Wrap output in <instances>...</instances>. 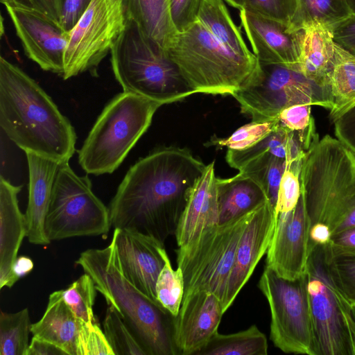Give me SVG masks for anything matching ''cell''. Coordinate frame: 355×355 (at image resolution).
Masks as SVG:
<instances>
[{"mask_svg":"<svg viewBox=\"0 0 355 355\" xmlns=\"http://www.w3.org/2000/svg\"><path fill=\"white\" fill-rule=\"evenodd\" d=\"M205 165L187 148H164L139 159L126 173L108 209L111 226L150 236L164 244L180 219Z\"/></svg>","mask_w":355,"mask_h":355,"instance_id":"1","label":"cell"},{"mask_svg":"<svg viewBox=\"0 0 355 355\" xmlns=\"http://www.w3.org/2000/svg\"><path fill=\"white\" fill-rule=\"evenodd\" d=\"M0 126L10 140L31 152L67 162L76 134L51 98L26 73L0 58Z\"/></svg>","mask_w":355,"mask_h":355,"instance_id":"2","label":"cell"},{"mask_svg":"<svg viewBox=\"0 0 355 355\" xmlns=\"http://www.w3.org/2000/svg\"><path fill=\"white\" fill-rule=\"evenodd\" d=\"M76 263L124 320L147 355H178L173 340V317L158 302L135 287L123 275L112 241L102 249L83 252Z\"/></svg>","mask_w":355,"mask_h":355,"instance_id":"3","label":"cell"},{"mask_svg":"<svg viewBox=\"0 0 355 355\" xmlns=\"http://www.w3.org/2000/svg\"><path fill=\"white\" fill-rule=\"evenodd\" d=\"M300 178L311 226L324 223L337 233L355 209V155L326 135L306 153Z\"/></svg>","mask_w":355,"mask_h":355,"instance_id":"4","label":"cell"},{"mask_svg":"<svg viewBox=\"0 0 355 355\" xmlns=\"http://www.w3.org/2000/svg\"><path fill=\"white\" fill-rule=\"evenodd\" d=\"M110 54L114 75L123 92L161 105L196 94L167 51L132 19H127Z\"/></svg>","mask_w":355,"mask_h":355,"instance_id":"5","label":"cell"},{"mask_svg":"<svg viewBox=\"0 0 355 355\" xmlns=\"http://www.w3.org/2000/svg\"><path fill=\"white\" fill-rule=\"evenodd\" d=\"M166 51L196 93L232 96L260 66L257 58L243 57L225 48L198 21L176 33Z\"/></svg>","mask_w":355,"mask_h":355,"instance_id":"6","label":"cell"},{"mask_svg":"<svg viewBox=\"0 0 355 355\" xmlns=\"http://www.w3.org/2000/svg\"><path fill=\"white\" fill-rule=\"evenodd\" d=\"M160 104L123 92L104 107L78 151L87 174L114 172L150 126Z\"/></svg>","mask_w":355,"mask_h":355,"instance_id":"7","label":"cell"},{"mask_svg":"<svg viewBox=\"0 0 355 355\" xmlns=\"http://www.w3.org/2000/svg\"><path fill=\"white\" fill-rule=\"evenodd\" d=\"M252 211L208 227L178 246L177 265L184 277V295L207 291L217 295L223 304L237 246Z\"/></svg>","mask_w":355,"mask_h":355,"instance_id":"8","label":"cell"},{"mask_svg":"<svg viewBox=\"0 0 355 355\" xmlns=\"http://www.w3.org/2000/svg\"><path fill=\"white\" fill-rule=\"evenodd\" d=\"M306 272L315 355H355V307L331 281L323 245L309 242Z\"/></svg>","mask_w":355,"mask_h":355,"instance_id":"9","label":"cell"},{"mask_svg":"<svg viewBox=\"0 0 355 355\" xmlns=\"http://www.w3.org/2000/svg\"><path fill=\"white\" fill-rule=\"evenodd\" d=\"M44 227L51 241L105 235L111 227L108 207L92 191L87 175H77L69 162L57 172Z\"/></svg>","mask_w":355,"mask_h":355,"instance_id":"10","label":"cell"},{"mask_svg":"<svg viewBox=\"0 0 355 355\" xmlns=\"http://www.w3.org/2000/svg\"><path fill=\"white\" fill-rule=\"evenodd\" d=\"M259 64L250 81L232 94L252 121L274 120L282 110L295 104L332 108L331 92L299 71L283 64Z\"/></svg>","mask_w":355,"mask_h":355,"instance_id":"11","label":"cell"},{"mask_svg":"<svg viewBox=\"0 0 355 355\" xmlns=\"http://www.w3.org/2000/svg\"><path fill=\"white\" fill-rule=\"evenodd\" d=\"M305 272L288 279L265 267L258 287L268 303L270 340L285 353L315 355Z\"/></svg>","mask_w":355,"mask_h":355,"instance_id":"12","label":"cell"},{"mask_svg":"<svg viewBox=\"0 0 355 355\" xmlns=\"http://www.w3.org/2000/svg\"><path fill=\"white\" fill-rule=\"evenodd\" d=\"M126 9L114 0H92L70 32L64 58V80L86 71L96 74L101 61L123 29Z\"/></svg>","mask_w":355,"mask_h":355,"instance_id":"13","label":"cell"},{"mask_svg":"<svg viewBox=\"0 0 355 355\" xmlns=\"http://www.w3.org/2000/svg\"><path fill=\"white\" fill-rule=\"evenodd\" d=\"M26 57L44 71L62 76L70 32L32 7L4 4Z\"/></svg>","mask_w":355,"mask_h":355,"instance_id":"14","label":"cell"},{"mask_svg":"<svg viewBox=\"0 0 355 355\" xmlns=\"http://www.w3.org/2000/svg\"><path fill=\"white\" fill-rule=\"evenodd\" d=\"M310 227L301 193L292 211L277 216L266 252V267L285 279H295L300 277L306 270L309 258Z\"/></svg>","mask_w":355,"mask_h":355,"instance_id":"15","label":"cell"},{"mask_svg":"<svg viewBox=\"0 0 355 355\" xmlns=\"http://www.w3.org/2000/svg\"><path fill=\"white\" fill-rule=\"evenodd\" d=\"M112 241L125 278L141 293L158 302L155 285L167 254L164 244L150 236L119 228L114 229Z\"/></svg>","mask_w":355,"mask_h":355,"instance_id":"16","label":"cell"},{"mask_svg":"<svg viewBox=\"0 0 355 355\" xmlns=\"http://www.w3.org/2000/svg\"><path fill=\"white\" fill-rule=\"evenodd\" d=\"M277 219L275 209L268 200L253 210L237 246L223 301L225 312L248 282L262 257L266 254Z\"/></svg>","mask_w":355,"mask_h":355,"instance_id":"17","label":"cell"},{"mask_svg":"<svg viewBox=\"0 0 355 355\" xmlns=\"http://www.w3.org/2000/svg\"><path fill=\"white\" fill-rule=\"evenodd\" d=\"M225 313L220 298L207 291L184 295L173 317V340L181 355H195L218 332Z\"/></svg>","mask_w":355,"mask_h":355,"instance_id":"18","label":"cell"},{"mask_svg":"<svg viewBox=\"0 0 355 355\" xmlns=\"http://www.w3.org/2000/svg\"><path fill=\"white\" fill-rule=\"evenodd\" d=\"M241 26L262 64H279L297 71L300 54L299 31L291 32L288 25L245 9L239 10Z\"/></svg>","mask_w":355,"mask_h":355,"instance_id":"19","label":"cell"},{"mask_svg":"<svg viewBox=\"0 0 355 355\" xmlns=\"http://www.w3.org/2000/svg\"><path fill=\"white\" fill-rule=\"evenodd\" d=\"M28 173V202L25 213L26 237L30 243H51L44 227L52 189L62 163L31 152L26 153Z\"/></svg>","mask_w":355,"mask_h":355,"instance_id":"20","label":"cell"},{"mask_svg":"<svg viewBox=\"0 0 355 355\" xmlns=\"http://www.w3.org/2000/svg\"><path fill=\"white\" fill-rule=\"evenodd\" d=\"M15 186L2 176L0 180V288H11L19 279L12 272L22 241L26 236L25 214L19 209Z\"/></svg>","mask_w":355,"mask_h":355,"instance_id":"21","label":"cell"},{"mask_svg":"<svg viewBox=\"0 0 355 355\" xmlns=\"http://www.w3.org/2000/svg\"><path fill=\"white\" fill-rule=\"evenodd\" d=\"M217 178L214 162L207 165L196 183L178 225V246L189 241L204 229L218 224Z\"/></svg>","mask_w":355,"mask_h":355,"instance_id":"22","label":"cell"},{"mask_svg":"<svg viewBox=\"0 0 355 355\" xmlns=\"http://www.w3.org/2000/svg\"><path fill=\"white\" fill-rule=\"evenodd\" d=\"M300 54L297 71L320 87L331 92L329 75L333 66V31L313 24L299 31Z\"/></svg>","mask_w":355,"mask_h":355,"instance_id":"23","label":"cell"},{"mask_svg":"<svg viewBox=\"0 0 355 355\" xmlns=\"http://www.w3.org/2000/svg\"><path fill=\"white\" fill-rule=\"evenodd\" d=\"M83 322L65 303L62 291L59 290L50 294L42 317L31 324V331L33 336L58 345L68 355H76V340Z\"/></svg>","mask_w":355,"mask_h":355,"instance_id":"24","label":"cell"},{"mask_svg":"<svg viewBox=\"0 0 355 355\" xmlns=\"http://www.w3.org/2000/svg\"><path fill=\"white\" fill-rule=\"evenodd\" d=\"M216 185L218 223L248 214L268 200L261 184L241 172L229 178H217Z\"/></svg>","mask_w":355,"mask_h":355,"instance_id":"25","label":"cell"},{"mask_svg":"<svg viewBox=\"0 0 355 355\" xmlns=\"http://www.w3.org/2000/svg\"><path fill=\"white\" fill-rule=\"evenodd\" d=\"M306 153L298 135L279 125L267 137L249 148L227 150L226 161L231 167L239 170L263 155H272L289 164L302 160Z\"/></svg>","mask_w":355,"mask_h":355,"instance_id":"26","label":"cell"},{"mask_svg":"<svg viewBox=\"0 0 355 355\" xmlns=\"http://www.w3.org/2000/svg\"><path fill=\"white\" fill-rule=\"evenodd\" d=\"M169 0H125L127 19L133 20L159 46L167 49L176 33L168 8Z\"/></svg>","mask_w":355,"mask_h":355,"instance_id":"27","label":"cell"},{"mask_svg":"<svg viewBox=\"0 0 355 355\" xmlns=\"http://www.w3.org/2000/svg\"><path fill=\"white\" fill-rule=\"evenodd\" d=\"M198 20L225 48L243 57L256 58L248 48L223 0H202Z\"/></svg>","mask_w":355,"mask_h":355,"instance_id":"28","label":"cell"},{"mask_svg":"<svg viewBox=\"0 0 355 355\" xmlns=\"http://www.w3.org/2000/svg\"><path fill=\"white\" fill-rule=\"evenodd\" d=\"M329 87L333 107L329 118L334 123L355 105V55L336 42Z\"/></svg>","mask_w":355,"mask_h":355,"instance_id":"29","label":"cell"},{"mask_svg":"<svg viewBox=\"0 0 355 355\" xmlns=\"http://www.w3.org/2000/svg\"><path fill=\"white\" fill-rule=\"evenodd\" d=\"M266 335L253 324L230 334L217 332L195 355H267Z\"/></svg>","mask_w":355,"mask_h":355,"instance_id":"30","label":"cell"},{"mask_svg":"<svg viewBox=\"0 0 355 355\" xmlns=\"http://www.w3.org/2000/svg\"><path fill=\"white\" fill-rule=\"evenodd\" d=\"M352 15L345 0H298L297 8L288 30L295 32L320 24L333 31L335 26Z\"/></svg>","mask_w":355,"mask_h":355,"instance_id":"31","label":"cell"},{"mask_svg":"<svg viewBox=\"0 0 355 355\" xmlns=\"http://www.w3.org/2000/svg\"><path fill=\"white\" fill-rule=\"evenodd\" d=\"M31 324L28 308L0 314V355H26Z\"/></svg>","mask_w":355,"mask_h":355,"instance_id":"32","label":"cell"},{"mask_svg":"<svg viewBox=\"0 0 355 355\" xmlns=\"http://www.w3.org/2000/svg\"><path fill=\"white\" fill-rule=\"evenodd\" d=\"M286 166L285 159L266 154L249 162L239 171L252 178L261 184L275 209Z\"/></svg>","mask_w":355,"mask_h":355,"instance_id":"33","label":"cell"},{"mask_svg":"<svg viewBox=\"0 0 355 355\" xmlns=\"http://www.w3.org/2000/svg\"><path fill=\"white\" fill-rule=\"evenodd\" d=\"M103 331L114 355H147L118 311L108 305Z\"/></svg>","mask_w":355,"mask_h":355,"instance_id":"34","label":"cell"},{"mask_svg":"<svg viewBox=\"0 0 355 355\" xmlns=\"http://www.w3.org/2000/svg\"><path fill=\"white\" fill-rule=\"evenodd\" d=\"M155 292L159 303L173 316H176L184 295V282L181 270L173 268L168 254L157 277Z\"/></svg>","mask_w":355,"mask_h":355,"instance_id":"35","label":"cell"},{"mask_svg":"<svg viewBox=\"0 0 355 355\" xmlns=\"http://www.w3.org/2000/svg\"><path fill=\"white\" fill-rule=\"evenodd\" d=\"M325 266L336 287L355 307V255L335 254L323 245Z\"/></svg>","mask_w":355,"mask_h":355,"instance_id":"36","label":"cell"},{"mask_svg":"<svg viewBox=\"0 0 355 355\" xmlns=\"http://www.w3.org/2000/svg\"><path fill=\"white\" fill-rule=\"evenodd\" d=\"M311 106L295 104L282 110L277 116L280 126L298 135L306 152L319 139L311 113Z\"/></svg>","mask_w":355,"mask_h":355,"instance_id":"37","label":"cell"},{"mask_svg":"<svg viewBox=\"0 0 355 355\" xmlns=\"http://www.w3.org/2000/svg\"><path fill=\"white\" fill-rule=\"evenodd\" d=\"M62 291V298L76 316L85 322L94 321L93 306L96 288L86 272Z\"/></svg>","mask_w":355,"mask_h":355,"instance_id":"38","label":"cell"},{"mask_svg":"<svg viewBox=\"0 0 355 355\" xmlns=\"http://www.w3.org/2000/svg\"><path fill=\"white\" fill-rule=\"evenodd\" d=\"M278 125L277 118L266 121H252L238 128L230 136L223 139H215L211 143L212 145L226 146L230 150H245L267 137Z\"/></svg>","mask_w":355,"mask_h":355,"instance_id":"39","label":"cell"},{"mask_svg":"<svg viewBox=\"0 0 355 355\" xmlns=\"http://www.w3.org/2000/svg\"><path fill=\"white\" fill-rule=\"evenodd\" d=\"M302 160L286 163L283 173L275 208V216L292 211L301 195L300 170Z\"/></svg>","mask_w":355,"mask_h":355,"instance_id":"40","label":"cell"},{"mask_svg":"<svg viewBox=\"0 0 355 355\" xmlns=\"http://www.w3.org/2000/svg\"><path fill=\"white\" fill-rule=\"evenodd\" d=\"M114 355L97 323L83 322L76 340V355Z\"/></svg>","mask_w":355,"mask_h":355,"instance_id":"41","label":"cell"},{"mask_svg":"<svg viewBox=\"0 0 355 355\" xmlns=\"http://www.w3.org/2000/svg\"><path fill=\"white\" fill-rule=\"evenodd\" d=\"M297 3L298 0H247L244 9L289 26Z\"/></svg>","mask_w":355,"mask_h":355,"instance_id":"42","label":"cell"},{"mask_svg":"<svg viewBox=\"0 0 355 355\" xmlns=\"http://www.w3.org/2000/svg\"><path fill=\"white\" fill-rule=\"evenodd\" d=\"M202 0H169L170 18L176 33H182L196 23Z\"/></svg>","mask_w":355,"mask_h":355,"instance_id":"43","label":"cell"},{"mask_svg":"<svg viewBox=\"0 0 355 355\" xmlns=\"http://www.w3.org/2000/svg\"><path fill=\"white\" fill-rule=\"evenodd\" d=\"M333 123L336 138L355 155V105Z\"/></svg>","mask_w":355,"mask_h":355,"instance_id":"44","label":"cell"},{"mask_svg":"<svg viewBox=\"0 0 355 355\" xmlns=\"http://www.w3.org/2000/svg\"><path fill=\"white\" fill-rule=\"evenodd\" d=\"M92 0H64L60 24L71 32L88 8Z\"/></svg>","mask_w":355,"mask_h":355,"instance_id":"45","label":"cell"},{"mask_svg":"<svg viewBox=\"0 0 355 355\" xmlns=\"http://www.w3.org/2000/svg\"><path fill=\"white\" fill-rule=\"evenodd\" d=\"M325 245L332 253L355 255V227L332 234Z\"/></svg>","mask_w":355,"mask_h":355,"instance_id":"46","label":"cell"},{"mask_svg":"<svg viewBox=\"0 0 355 355\" xmlns=\"http://www.w3.org/2000/svg\"><path fill=\"white\" fill-rule=\"evenodd\" d=\"M334 39L355 55V15H352L333 29Z\"/></svg>","mask_w":355,"mask_h":355,"instance_id":"47","label":"cell"},{"mask_svg":"<svg viewBox=\"0 0 355 355\" xmlns=\"http://www.w3.org/2000/svg\"><path fill=\"white\" fill-rule=\"evenodd\" d=\"M26 355H68L58 345L33 336Z\"/></svg>","mask_w":355,"mask_h":355,"instance_id":"48","label":"cell"},{"mask_svg":"<svg viewBox=\"0 0 355 355\" xmlns=\"http://www.w3.org/2000/svg\"><path fill=\"white\" fill-rule=\"evenodd\" d=\"M32 8H35L60 24L64 0H28Z\"/></svg>","mask_w":355,"mask_h":355,"instance_id":"49","label":"cell"},{"mask_svg":"<svg viewBox=\"0 0 355 355\" xmlns=\"http://www.w3.org/2000/svg\"><path fill=\"white\" fill-rule=\"evenodd\" d=\"M331 236L329 227L324 223H315L310 227L309 240L313 243L325 245L329 242Z\"/></svg>","mask_w":355,"mask_h":355,"instance_id":"50","label":"cell"},{"mask_svg":"<svg viewBox=\"0 0 355 355\" xmlns=\"http://www.w3.org/2000/svg\"><path fill=\"white\" fill-rule=\"evenodd\" d=\"M33 267L34 263L31 259L26 256H20L17 257L14 263L12 272L15 276L19 279L30 273Z\"/></svg>","mask_w":355,"mask_h":355,"instance_id":"51","label":"cell"},{"mask_svg":"<svg viewBox=\"0 0 355 355\" xmlns=\"http://www.w3.org/2000/svg\"><path fill=\"white\" fill-rule=\"evenodd\" d=\"M231 6L239 10H243L247 0H225Z\"/></svg>","mask_w":355,"mask_h":355,"instance_id":"52","label":"cell"},{"mask_svg":"<svg viewBox=\"0 0 355 355\" xmlns=\"http://www.w3.org/2000/svg\"><path fill=\"white\" fill-rule=\"evenodd\" d=\"M3 4L22 5L31 7L28 0H1Z\"/></svg>","mask_w":355,"mask_h":355,"instance_id":"53","label":"cell"},{"mask_svg":"<svg viewBox=\"0 0 355 355\" xmlns=\"http://www.w3.org/2000/svg\"><path fill=\"white\" fill-rule=\"evenodd\" d=\"M353 15H355V0H345Z\"/></svg>","mask_w":355,"mask_h":355,"instance_id":"54","label":"cell"},{"mask_svg":"<svg viewBox=\"0 0 355 355\" xmlns=\"http://www.w3.org/2000/svg\"><path fill=\"white\" fill-rule=\"evenodd\" d=\"M115 1H118V2L123 3H124V4H125V0H115Z\"/></svg>","mask_w":355,"mask_h":355,"instance_id":"55","label":"cell"}]
</instances>
